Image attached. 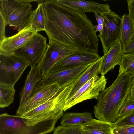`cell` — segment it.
I'll return each instance as SVG.
<instances>
[{"label":"cell","instance_id":"6da1fadb","mask_svg":"<svg viewBox=\"0 0 134 134\" xmlns=\"http://www.w3.org/2000/svg\"><path fill=\"white\" fill-rule=\"evenodd\" d=\"M43 3L45 31L49 41L98 53V37L93 24L85 14L79 13L57 0H45Z\"/></svg>","mask_w":134,"mask_h":134},{"label":"cell","instance_id":"7a4b0ae2","mask_svg":"<svg viewBox=\"0 0 134 134\" xmlns=\"http://www.w3.org/2000/svg\"><path fill=\"white\" fill-rule=\"evenodd\" d=\"M133 78L125 74L118 75L111 85L100 92L94 107L96 118L112 124L118 121L120 109L130 94Z\"/></svg>","mask_w":134,"mask_h":134},{"label":"cell","instance_id":"3957f363","mask_svg":"<svg viewBox=\"0 0 134 134\" xmlns=\"http://www.w3.org/2000/svg\"><path fill=\"white\" fill-rule=\"evenodd\" d=\"M63 116L40 122L34 125L25 123L24 117L7 113L0 115V134H46L54 130L56 123Z\"/></svg>","mask_w":134,"mask_h":134},{"label":"cell","instance_id":"277c9868","mask_svg":"<svg viewBox=\"0 0 134 134\" xmlns=\"http://www.w3.org/2000/svg\"><path fill=\"white\" fill-rule=\"evenodd\" d=\"M72 85L64 87L53 98L22 116L24 117L25 123L28 125H34L58 116L63 115V109Z\"/></svg>","mask_w":134,"mask_h":134},{"label":"cell","instance_id":"5b68a950","mask_svg":"<svg viewBox=\"0 0 134 134\" xmlns=\"http://www.w3.org/2000/svg\"><path fill=\"white\" fill-rule=\"evenodd\" d=\"M35 0H0V14L7 25L18 32L30 24L33 10L30 2Z\"/></svg>","mask_w":134,"mask_h":134},{"label":"cell","instance_id":"8992f818","mask_svg":"<svg viewBox=\"0 0 134 134\" xmlns=\"http://www.w3.org/2000/svg\"><path fill=\"white\" fill-rule=\"evenodd\" d=\"M29 65L24 58L14 53H0V83L14 87Z\"/></svg>","mask_w":134,"mask_h":134},{"label":"cell","instance_id":"52a82bcc","mask_svg":"<svg viewBox=\"0 0 134 134\" xmlns=\"http://www.w3.org/2000/svg\"><path fill=\"white\" fill-rule=\"evenodd\" d=\"M107 83L105 75L93 77L82 86L71 98L66 100L63 111H65L78 103L88 99H98L104 90Z\"/></svg>","mask_w":134,"mask_h":134},{"label":"cell","instance_id":"ba28073f","mask_svg":"<svg viewBox=\"0 0 134 134\" xmlns=\"http://www.w3.org/2000/svg\"><path fill=\"white\" fill-rule=\"evenodd\" d=\"M104 18L101 35H98L102 44L104 54L120 37L122 17L111 11L101 14Z\"/></svg>","mask_w":134,"mask_h":134},{"label":"cell","instance_id":"9c48e42d","mask_svg":"<svg viewBox=\"0 0 134 134\" xmlns=\"http://www.w3.org/2000/svg\"><path fill=\"white\" fill-rule=\"evenodd\" d=\"M77 50L54 41H49L44 53L38 63L43 77L49 75L51 69L57 62Z\"/></svg>","mask_w":134,"mask_h":134},{"label":"cell","instance_id":"30bf717a","mask_svg":"<svg viewBox=\"0 0 134 134\" xmlns=\"http://www.w3.org/2000/svg\"><path fill=\"white\" fill-rule=\"evenodd\" d=\"M46 40V37L37 33L14 53L23 57L29 62L31 68H34L41 60L48 47Z\"/></svg>","mask_w":134,"mask_h":134},{"label":"cell","instance_id":"8fae6325","mask_svg":"<svg viewBox=\"0 0 134 134\" xmlns=\"http://www.w3.org/2000/svg\"><path fill=\"white\" fill-rule=\"evenodd\" d=\"M100 57L98 53L77 49L57 62L51 69L49 74L91 64Z\"/></svg>","mask_w":134,"mask_h":134},{"label":"cell","instance_id":"7c38bea8","mask_svg":"<svg viewBox=\"0 0 134 134\" xmlns=\"http://www.w3.org/2000/svg\"><path fill=\"white\" fill-rule=\"evenodd\" d=\"M91 64L50 73L47 76L43 77L36 87L53 83H57L60 87L72 85L79 79Z\"/></svg>","mask_w":134,"mask_h":134},{"label":"cell","instance_id":"4fadbf2b","mask_svg":"<svg viewBox=\"0 0 134 134\" xmlns=\"http://www.w3.org/2000/svg\"><path fill=\"white\" fill-rule=\"evenodd\" d=\"M37 32L30 25L12 36L6 37L0 43V53L9 54L26 44Z\"/></svg>","mask_w":134,"mask_h":134},{"label":"cell","instance_id":"5bb4252c","mask_svg":"<svg viewBox=\"0 0 134 134\" xmlns=\"http://www.w3.org/2000/svg\"><path fill=\"white\" fill-rule=\"evenodd\" d=\"M63 87H60L57 83L36 87L23 111L22 115L53 98L58 95Z\"/></svg>","mask_w":134,"mask_h":134},{"label":"cell","instance_id":"9a60e30c","mask_svg":"<svg viewBox=\"0 0 134 134\" xmlns=\"http://www.w3.org/2000/svg\"><path fill=\"white\" fill-rule=\"evenodd\" d=\"M43 77L40 65L39 64L34 68H31L21 92L20 104L16 112L17 115H22L23 111L37 85Z\"/></svg>","mask_w":134,"mask_h":134},{"label":"cell","instance_id":"2e32d148","mask_svg":"<svg viewBox=\"0 0 134 134\" xmlns=\"http://www.w3.org/2000/svg\"><path fill=\"white\" fill-rule=\"evenodd\" d=\"M60 3L77 12L85 14L87 12L99 14L109 12L111 10L108 4H101L92 1L80 0H57Z\"/></svg>","mask_w":134,"mask_h":134},{"label":"cell","instance_id":"e0dca14e","mask_svg":"<svg viewBox=\"0 0 134 134\" xmlns=\"http://www.w3.org/2000/svg\"><path fill=\"white\" fill-rule=\"evenodd\" d=\"M124 53L122 44L119 39L111 46L107 52L103 55L100 74L105 75L115 66L120 65Z\"/></svg>","mask_w":134,"mask_h":134},{"label":"cell","instance_id":"ac0fdd59","mask_svg":"<svg viewBox=\"0 0 134 134\" xmlns=\"http://www.w3.org/2000/svg\"><path fill=\"white\" fill-rule=\"evenodd\" d=\"M103 58V56H102L97 61L91 64L79 79L73 84L71 90L66 100L72 96L82 86L91 78L100 74Z\"/></svg>","mask_w":134,"mask_h":134},{"label":"cell","instance_id":"d6986e66","mask_svg":"<svg viewBox=\"0 0 134 134\" xmlns=\"http://www.w3.org/2000/svg\"><path fill=\"white\" fill-rule=\"evenodd\" d=\"M93 119L91 114L89 112H68L65 114L61 119L62 126L77 125L82 126L85 123Z\"/></svg>","mask_w":134,"mask_h":134},{"label":"cell","instance_id":"ffe728a7","mask_svg":"<svg viewBox=\"0 0 134 134\" xmlns=\"http://www.w3.org/2000/svg\"><path fill=\"white\" fill-rule=\"evenodd\" d=\"M81 127L92 134H113V124L94 118L84 123Z\"/></svg>","mask_w":134,"mask_h":134},{"label":"cell","instance_id":"44dd1931","mask_svg":"<svg viewBox=\"0 0 134 134\" xmlns=\"http://www.w3.org/2000/svg\"><path fill=\"white\" fill-rule=\"evenodd\" d=\"M121 17V31L119 39L123 48L134 37V25L128 15L124 14Z\"/></svg>","mask_w":134,"mask_h":134},{"label":"cell","instance_id":"7402d4cb","mask_svg":"<svg viewBox=\"0 0 134 134\" xmlns=\"http://www.w3.org/2000/svg\"><path fill=\"white\" fill-rule=\"evenodd\" d=\"M44 2L38 4L36 10L33 11L30 24L38 32L45 30V12Z\"/></svg>","mask_w":134,"mask_h":134},{"label":"cell","instance_id":"603a6c76","mask_svg":"<svg viewBox=\"0 0 134 134\" xmlns=\"http://www.w3.org/2000/svg\"><path fill=\"white\" fill-rule=\"evenodd\" d=\"M14 87L0 83V107H8L13 103L15 93Z\"/></svg>","mask_w":134,"mask_h":134},{"label":"cell","instance_id":"cb8c5ba5","mask_svg":"<svg viewBox=\"0 0 134 134\" xmlns=\"http://www.w3.org/2000/svg\"><path fill=\"white\" fill-rule=\"evenodd\" d=\"M118 75L125 74L134 77V52L124 54Z\"/></svg>","mask_w":134,"mask_h":134},{"label":"cell","instance_id":"d4e9b609","mask_svg":"<svg viewBox=\"0 0 134 134\" xmlns=\"http://www.w3.org/2000/svg\"><path fill=\"white\" fill-rule=\"evenodd\" d=\"M82 131L79 126H59L54 129L53 134H82Z\"/></svg>","mask_w":134,"mask_h":134},{"label":"cell","instance_id":"484cf974","mask_svg":"<svg viewBox=\"0 0 134 134\" xmlns=\"http://www.w3.org/2000/svg\"><path fill=\"white\" fill-rule=\"evenodd\" d=\"M134 110V101L128 97L120 109L118 120L129 114Z\"/></svg>","mask_w":134,"mask_h":134},{"label":"cell","instance_id":"4316f807","mask_svg":"<svg viewBox=\"0 0 134 134\" xmlns=\"http://www.w3.org/2000/svg\"><path fill=\"white\" fill-rule=\"evenodd\" d=\"M130 126H134V110L113 124V128Z\"/></svg>","mask_w":134,"mask_h":134},{"label":"cell","instance_id":"83f0119b","mask_svg":"<svg viewBox=\"0 0 134 134\" xmlns=\"http://www.w3.org/2000/svg\"><path fill=\"white\" fill-rule=\"evenodd\" d=\"M114 134H134V126H126L113 128Z\"/></svg>","mask_w":134,"mask_h":134},{"label":"cell","instance_id":"f1b7e54d","mask_svg":"<svg viewBox=\"0 0 134 134\" xmlns=\"http://www.w3.org/2000/svg\"><path fill=\"white\" fill-rule=\"evenodd\" d=\"M7 25L3 18L0 14V43L6 37L5 29Z\"/></svg>","mask_w":134,"mask_h":134},{"label":"cell","instance_id":"f546056e","mask_svg":"<svg viewBox=\"0 0 134 134\" xmlns=\"http://www.w3.org/2000/svg\"><path fill=\"white\" fill-rule=\"evenodd\" d=\"M127 3L129 10L128 15L134 25V0H127Z\"/></svg>","mask_w":134,"mask_h":134},{"label":"cell","instance_id":"4dcf8cb0","mask_svg":"<svg viewBox=\"0 0 134 134\" xmlns=\"http://www.w3.org/2000/svg\"><path fill=\"white\" fill-rule=\"evenodd\" d=\"M123 51L124 54L134 52V37L129 43L123 48Z\"/></svg>","mask_w":134,"mask_h":134},{"label":"cell","instance_id":"1f68e13d","mask_svg":"<svg viewBox=\"0 0 134 134\" xmlns=\"http://www.w3.org/2000/svg\"><path fill=\"white\" fill-rule=\"evenodd\" d=\"M94 13L98 24H103L104 18L103 16L101 14H99L100 15H99L97 13Z\"/></svg>","mask_w":134,"mask_h":134},{"label":"cell","instance_id":"d6a6232c","mask_svg":"<svg viewBox=\"0 0 134 134\" xmlns=\"http://www.w3.org/2000/svg\"><path fill=\"white\" fill-rule=\"evenodd\" d=\"M95 32L98 31L99 32V34L98 35H101L102 34L103 28V24H97L96 25L94 26Z\"/></svg>","mask_w":134,"mask_h":134},{"label":"cell","instance_id":"836d02e7","mask_svg":"<svg viewBox=\"0 0 134 134\" xmlns=\"http://www.w3.org/2000/svg\"><path fill=\"white\" fill-rule=\"evenodd\" d=\"M129 98L134 101V77L133 78L132 85Z\"/></svg>","mask_w":134,"mask_h":134},{"label":"cell","instance_id":"e575fe53","mask_svg":"<svg viewBox=\"0 0 134 134\" xmlns=\"http://www.w3.org/2000/svg\"><path fill=\"white\" fill-rule=\"evenodd\" d=\"M82 134H92L89 131L82 129Z\"/></svg>","mask_w":134,"mask_h":134},{"label":"cell","instance_id":"d590c367","mask_svg":"<svg viewBox=\"0 0 134 134\" xmlns=\"http://www.w3.org/2000/svg\"></svg>","mask_w":134,"mask_h":134}]
</instances>
